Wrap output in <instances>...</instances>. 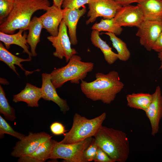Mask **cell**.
Segmentation results:
<instances>
[{
	"mask_svg": "<svg viewBox=\"0 0 162 162\" xmlns=\"http://www.w3.org/2000/svg\"><path fill=\"white\" fill-rule=\"evenodd\" d=\"M94 67L93 63L82 61L80 56L73 55L65 66L54 69L50 74L51 80L57 89L61 87L66 82L78 84L85 78Z\"/></svg>",
	"mask_w": 162,
	"mask_h": 162,
	"instance_id": "277c9868",
	"label": "cell"
},
{
	"mask_svg": "<svg viewBox=\"0 0 162 162\" xmlns=\"http://www.w3.org/2000/svg\"><path fill=\"white\" fill-rule=\"evenodd\" d=\"M53 4L60 9L62 8L64 0H52Z\"/></svg>",
	"mask_w": 162,
	"mask_h": 162,
	"instance_id": "e575fe53",
	"label": "cell"
},
{
	"mask_svg": "<svg viewBox=\"0 0 162 162\" xmlns=\"http://www.w3.org/2000/svg\"><path fill=\"white\" fill-rule=\"evenodd\" d=\"M15 0H0V23L10 14L14 7Z\"/></svg>",
	"mask_w": 162,
	"mask_h": 162,
	"instance_id": "83f0119b",
	"label": "cell"
},
{
	"mask_svg": "<svg viewBox=\"0 0 162 162\" xmlns=\"http://www.w3.org/2000/svg\"><path fill=\"white\" fill-rule=\"evenodd\" d=\"M91 28L99 32L104 31L112 33L116 35H120L123 30L122 27L116 22L114 18L102 19L99 23L94 24Z\"/></svg>",
	"mask_w": 162,
	"mask_h": 162,
	"instance_id": "d4e9b609",
	"label": "cell"
},
{
	"mask_svg": "<svg viewBox=\"0 0 162 162\" xmlns=\"http://www.w3.org/2000/svg\"><path fill=\"white\" fill-rule=\"evenodd\" d=\"M4 134L11 135L21 140L26 136L23 134L14 130L10 125L1 116H0V137H3Z\"/></svg>",
	"mask_w": 162,
	"mask_h": 162,
	"instance_id": "4316f807",
	"label": "cell"
},
{
	"mask_svg": "<svg viewBox=\"0 0 162 162\" xmlns=\"http://www.w3.org/2000/svg\"><path fill=\"white\" fill-rule=\"evenodd\" d=\"M105 112L98 117L88 119L78 113H76L73 117L72 127L64 135L63 139L59 142L69 144L83 140L94 136L106 117Z\"/></svg>",
	"mask_w": 162,
	"mask_h": 162,
	"instance_id": "5b68a950",
	"label": "cell"
},
{
	"mask_svg": "<svg viewBox=\"0 0 162 162\" xmlns=\"http://www.w3.org/2000/svg\"><path fill=\"white\" fill-rule=\"evenodd\" d=\"M144 20L162 21V0H140L137 3Z\"/></svg>",
	"mask_w": 162,
	"mask_h": 162,
	"instance_id": "e0dca14e",
	"label": "cell"
},
{
	"mask_svg": "<svg viewBox=\"0 0 162 162\" xmlns=\"http://www.w3.org/2000/svg\"><path fill=\"white\" fill-rule=\"evenodd\" d=\"M89 17L86 23L88 25L94 22L98 17L104 19L114 18L122 6L114 0H92L88 4Z\"/></svg>",
	"mask_w": 162,
	"mask_h": 162,
	"instance_id": "ba28073f",
	"label": "cell"
},
{
	"mask_svg": "<svg viewBox=\"0 0 162 162\" xmlns=\"http://www.w3.org/2000/svg\"><path fill=\"white\" fill-rule=\"evenodd\" d=\"M24 31L22 29H19L17 33L12 34H8L0 31V40L4 43L7 49H9L12 44L20 46L23 49V52L26 53L28 58L32 59V54L29 50V47L27 40V35L26 32L22 34Z\"/></svg>",
	"mask_w": 162,
	"mask_h": 162,
	"instance_id": "ac0fdd59",
	"label": "cell"
},
{
	"mask_svg": "<svg viewBox=\"0 0 162 162\" xmlns=\"http://www.w3.org/2000/svg\"><path fill=\"white\" fill-rule=\"evenodd\" d=\"M151 124V134L154 136L159 130L160 122L162 118V95L161 88L157 86L152 94V99L145 111Z\"/></svg>",
	"mask_w": 162,
	"mask_h": 162,
	"instance_id": "7c38bea8",
	"label": "cell"
},
{
	"mask_svg": "<svg viewBox=\"0 0 162 162\" xmlns=\"http://www.w3.org/2000/svg\"><path fill=\"white\" fill-rule=\"evenodd\" d=\"M51 138L40 145L32 154L19 158L18 162H43L49 157L52 149L56 142Z\"/></svg>",
	"mask_w": 162,
	"mask_h": 162,
	"instance_id": "d6986e66",
	"label": "cell"
},
{
	"mask_svg": "<svg viewBox=\"0 0 162 162\" xmlns=\"http://www.w3.org/2000/svg\"><path fill=\"white\" fill-rule=\"evenodd\" d=\"M67 27L62 20L58 28V32L57 35L48 36L47 39L52 44L55 48V51L53 55L56 57L62 59L64 57L67 62L74 55L76 54V50L71 46L72 44L67 30Z\"/></svg>",
	"mask_w": 162,
	"mask_h": 162,
	"instance_id": "52a82bcc",
	"label": "cell"
},
{
	"mask_svg": "<svg viewBox=\"0 0 162 162\" xmlns=\"http://www.w3.org/2000/svg\"><path fill=\"white\" fill-rule=\"evenodd\" d=\"M94 161L95 162H115L103 150L99 147L97 150L96 158Z\"/></svg>",
	"mask_w": 162,
	"mask_h": 162,
	"instance_id": "1f68e13d",
	"label": "cell"
},
{
	"mask_svg": "<svg viewBox=\"0 0 162 162\" xmlns=\"http://www.w3.org/2000/svg\"><path fill=\"white\" fill-rule=\"evenodd\" d=\"M31 59L20 58L15 56L9 52L4 46L3 44L0 42V60L7 65L16 74H19L16 70L15 65L18 66L25 72L26 75L31 74L32 71H26L23 68L21 63L24 62L30 61Z\"/></svg>",
	"mask_w": 162,
	"mask_h": 162,
	"instance_id": "7402d4cb",
	"label": "cell"
},
{
	"mask_svg": "<svg viewBox=\"0 0 162 162\" xmlns=\"http://www.w3.org/2000/svg\"><path fill=\"white\" fill-rule=\"evenodd\" d=\"M50 129L52 133L56 135H64L67 131L64 126L62 123L58 122L52 123L50 126Z\"/></svg>",
	"mask_w": 162,
	"mask_h": 162,
	"instance_id": "4dcf8cb0",
	"label": "cell"
},
{
	"mask_svg": "<svg viewBox=\"0 0 162 162\" xmlns=\"http://www.w3.org/2000/svg\"><path fill=\"white\" fill-rule=\"evenodd\" d=\"M99 32L92 30L90 37L91 41L94 46L101 50L106 62L109 64H112L118 59V54L113 52L106 41L101 38Z\"/></svg>",
	"mask_w": 162,
	"mask_h": 162,
	"instance_id": "44dd1931",
	"label": "cell"
},
{
	"mask_svg": "<svg viewBox=\"0 0 162 162\" xmlns=\"http://www.w3.org/2000/svg\"><path fill=\"white\" fill-rule=\"evenodd\" d=\"M41 96V88L27 83L23 89L13 96V101L15 103L24 102L29 107H38V101Z\"/></svg>",
	"mask_w": 162,
	"mask_h": 162,
	"instance_id": "2e32d148",
	"label": "cell"
},
{
	"mask_svg": "<svg viewBox=\"0 0 162 162\" xmlns=\"http://www.w3.org/2000/svg\"><path fill=\"white\" fill-rule=\"evenodd\" d=\"M126 99L129 107L145 112L151 103L152 94L142 92L133 93L127 95Z\"/></svg>",
	"mask_w": 162,
	"mask_h": 162,
	"instance_id": "603a6c76",
	"label": "cell"
},
{
	"mask_svg": "<svg viewBox=\"0 0 162 162\" xmlns=\"http://www.w3.org/2000/svg\"><path fill=\"white\" fill-rule=\"evenodd\" d=\"M103 33L109 36L113 47L117 52L118 59L123 62L128 61L130 57V53L126 44L113 33L108 32Z\"/></svg>",
	"mask_w": 162,
	"mask_h": 162,
	"instance_id": "cb8c5ba5",
	"label": "cell"
},
{
	"mask_svg": "<svg viewBox=\"0 0 162 162\" xmlns=\"http://www.w3.org/2000/svg\"><path fill=\"white\" fill-rule=\"evenodd\" d=\"M0 113L3 114L5 118L11 121L16 118L15 110L10 105L6 97L4 92L0 86Z\"/></svg>",
	"mask_w": 162,
	"mask_h": 162,
	"instance_id": "484cf974",
	"label": "cell"
},
{
	"mask_svg": "<svg viewBox=\"0 0 162 162\" xmlns=\"http://www.w3.org/2000/svg\"><path fill=\"white\" fill-rule=\"evenodd\" d=\"M138 28L136 35L140 38L141 45L151 51L162 32V21L144 20Z\"/></svg>",
	"mask_w": 162,
	"mask_h": 162,
	"instance_id": "30bf717a",
	"label": "cell"
},
{
	"mask_svg": "<svg viewBox=\"0 0 162 162\" xmlns=\"http://www.w3.org/2000/svg\"><path fill=\"white\" fill-rule=\"evenodd\" d=\"M98 146L95 142L94 139L91 144L84 151V157L86 162L94 161L96 158Z\"/></svg>",
	"mask_w": 162,
	"mask_h": 162,
	"instance_id": "f1b7e54d",
	"label": "cell"
},
{
	"mask_svg": "<svg viewBox=\"0 0 162 162\" xmlns=\"http://www.w3.org/2000/svg\"><path fill=\"white\" fill-rule=\"evenodd\" d=\"M122 6L130 5L133 3H138L140 0H114Z\"/></svg>",
	"mask_w": 162,
	"mask_h": 162,
	"instance_id": "836d02e7",
	"label": "cell"
},
{
	"mask_svg": "<svg viewBox=\"0 0 162 162\" xmlns=\"http://www.w3.org/2000/svg\"><path fill=\"white\" fill-rule=\"evenodd\" d=\"M158 57L161 62V64L159 68V69H162V52L158 53Z\"/></svg>",
	"mask_w": 162,
	"mask_h": 162,
	"instance_id": "d590c367",
	"label": "cell"
},
{
	"mask_svg": "<svg viewBox=\"0 0 162 162\" xmlns=\"http://www.w3.org/2000/svg\"><path fill=\"white\" fill-rule=\"evenodd\" d=\"M92 0H64L62 8L70 9H80L85 4L89 3Z\"/></svg>",
	"mask_w": 162,
	"mask_h": 162,
	"instance_id": "f546056e",
	"label": "cell"
},
{
	"mask_svg": "<svg viewBox=\"0 0 162 162\" xmlns=\"http://www.w3.org/2000/svg\"><path fill=\"white\" fill-rule=\"evenodd\" d=\"M52 137L50 135L44 132L37 133L30 132L28 136L16 143L11 155L19 158L30 155L40 145Z\"/></svg>",
	"mask_w": 162,
	"mask_h": 162,
	"instance_id": "9c48e42d",
	"label": "cell"
},
{
	"mask_svg": "<svg viewBox=\"0 0 162 162\" xmlns=\"http://www.w3.org/2000/svg\"><path fill=\"white\" fill-rule=\"evenodd\" d=\"M98 146L115 162H125L129 154V139L120 130L102 126L94 136Z\"/></svg>",
	"mask_w": 162,
	"mask_h": 162,
	"instance_id": "3957f363",
	"label": "cell"
},
{
	"mask_svg": "<svg viewBox=\"0 0 162 162\" xmlns=\"http://www.w3.org/2000/svg\"><path fill=\"white\" fill-rule=\"evenodd\" d=\"M41 98L45 100L52 101L57 104L63 113L69 110L67 101L61 98L57 94L56 88L52 83L50 74H42Z\"/></svg>",
	"mask_w": 162,
	"mask_h": 162,
	"instance_id": "4fadbf2b",
	"label": "cell"
},
{
	"mask_svg": "<svg viewBox=\"0 0 162 162\" xmlns=\"http://www.w3.org/2000/svg\"><path fill=\"white\" fill-rule=\"evenodd\" d=\"M95 78V80L90 82L82 80L80 84L82 92L93 101H101L104 104H110L124 86L118 73L116 71L107 74L98 73Z\"/></svg>",
	"mask_w": 162,
	"mask_h": 162,
	"instance_id": "6da1fadb",
	"label": "cell"
},
{
	"mask_svg": "<svg viewBox=\"0 0 162 162\" xmlns=\"http://www.w3.org/2000/svg\"><path fill=\"white\" fill-rule=\"evenodd\" d=\"M114 18L121 27L135 26L138 28L144 21L142 10L137 4L122 6Z\"/></svg>",
	"mask_w": 162,
	"mask_h": 162,
	"instance_id": "8fae6325",
	"label": "cell"
},
{
	"mask_svg": "<svg viewBox=\"0 0 162 162\" xmlns=\"http://www.w3.org/2000/svg\"><path fill=\"white\" fill-rule=\"evenodd\" d=\"M64 10V9L53 4L39 17L43 28L51 35L55 36L58 34L59 26L63 19Z\"/></svg>",
	"mask_w": 162,
	"mask_h": 162,
	"instance_id": "5bb4252c",
	"label": "cell"
},
{
	"mask_svg": "<svg viewBox=\"0 0 162 162\" xmlns=\"http://www.w3.org/2000/svg\"><path fill=\"white\" fill-rule=\"evenodd\" d=\"M43 26L39 17H33L28 27V33L27 40L30 46L31 52L33 56L37 55L36 51V46L40 41V35Z\"/></svg>",
	"mask_w": 162,
	"mask_h": 162,
	"instance_id": "ffe728a7",
	"label": "cell"
},
{
	"mask_svg": "<svg viewBox=\"0 0 162 162\" xmlns=\"http://www.w3.org/2000/svg\"><path fill=\"white\" fill-rule=\"evenodd\" d=\"M94 138L89 137L74 143L65 144L56 142L49 159H62L66 162H86L83 156L84 151L92 142Z\"/></svg>",
	"mask_w": 162,
	"mask_h": 162,
	"instance_id": "8992f818",
	"label": "cell"
},
{
	"mask_svg": "<svg viewBox=\"0 0 162 162\" xmlns=\"http://www.w3.org/2000/svg\"><path fill=\"white\" fill-rule=\"evenodd\" d=\"M63 20L68 28V34L72 45H75L78 43L76 36V26L80 18L86 12V6L80 9H64Z\"/></svg>",
	"mask_w": 162,
	"mask_h": 162,
	"instance_id": "9a60e30c",
	"label": "cell"
},
{
	"mask_svg": "<svg viewBox=\"0 0 162 162\" xmlns=\"http://www.w3.org/2000/svg\"><path fill=\"white\" fill-rule=\"evenodd\" d=\"M50 6L49 0H15L12 11L0 24V31L12 34L17 29L27 30L33 14L46 11Z\"/></svg>",
	"mask_w": 162,
	"mask_h": 162,
	"instance_id": "7a4b0ae2",
	"label": "cell"
},
{
	"mask_svg": "<svg viewBox=\"0 0 162 162\" xmlns=\"http://www.w3.org/2000/svg\"><path fill=\"white\" fill-rule=\"evenodd\" d=\"M152 50L158 53L162 52V32L155 42Z\"/></svg>",
	"mask_w": 162,
	"mask_h": 162,
	"instance_id": "d6a6232c",
	"label": "cell"
}]
</instances>
